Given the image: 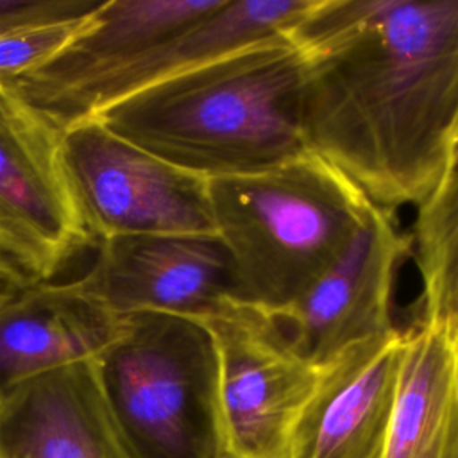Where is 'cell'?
Here are the masks:
<instances>
[{
	"label": "cell",
	"instance_id": "obj_1",
	"mask_svg": "<svg viewBox=\"0 0 458 458\" xmlns=\"http://www.w3.org/2000/svg\"><path fill=\"white\" fill-rule=\"evenodd\" d=\"M302 54L310 152L388 211L444 179L458 122V0H317L284 34Z\"/></svg>",
	"mask_w": 458,
	"mask_h": 458
},
{
	"label": "cell",
	"instance_id": "obj_2",
	"mask_svg": "<svg viewBox=\"0 0 458 458\" xmlns=\"http://www.w3.org/2000/svg\"><path fill=\"white\" fill-rule=\"evenodd\" d=\"M304 59L270 36L138 91L95 118L202 179L281 165L310 152L301 127Z\"/></svg>",
	"mask_w": 458,
	"mask_h": 458
},
{
	"label": "cell",
	"instance_id": "obj_3",
	"mask_svg": "<svg viewBox=\"0 0 458 458\" xmlns=\"http://www.w3.org/2000/svg\"><path fill=\"white\" fill-rule=\"evenodd\" d=\"M208 199L234 301L267 315L297 301L338 259L372 204L313 152L208 179Z\"/></svg>",
	"mask_w": 458,
	"mask_h": 458
},
{
	"label": "cell",
	"instance_id": "obj_4",
	"mask_svg": "<svg viewBox=\"0 0 458 458\" xmlns=\"http://www.w3.org/2000/svg\"><path fill=\"white\" fill-rule=\"evenodd\" d=\"M93 365L129 458H216L218 363L200 320L125 315Z\"/></svg>",
	"mask_w": 458,
	"mask_h": 458
},
{
	"label": "cell",
	"instance_id": "obj_5",
	"mask_svg": "<svg viewBox=\"0 0 458 458\" xmlns=\"http://www.w3.org/2000/svg\"><path fill=\"white\" fill-rule=\"evenodd\" d=\"M61 157L93 242L123 234H216L208 179L152 156L97 118L63 132Z\"/></svg>",
	"mask_w": 458,
	"mask_h": 458
},
{
	"label": "cell",
	"instance_id": "obj_6",
	"mask_svg": "<svg viewBox=\"0 0 458 458\" xmlns=\"http://www.w3.org/2000/svg\"><path fill=\"white\" fill-rule=\"evenodd\" d=\"M200 322L218 363L216 458H288L318 369L292 351L267 313L236 301Z\"/></svg>",
	"mask_w": 458,
	"mask_h": 458
},
{
	"label": "cell",
	"instance_id": "obj_7",
	"mask_svg": "<svg viewBox=\"0 0 458 458\" xmlns=\"http://www.w3.org/2000/svg\"><path fill=\"white\" fill-rule=\"evenodd\" d=\"M63 132L0 81V247L47 283L91 243L61 157Z\"/></svg>",
	"mask_w": 458,
	"mask_h": 458
},
{
	"label": "cell",
	"instance_id": "obj_8",
	"mask_svg": "<svg viewBox=\"0 0 458 458\" xmlns=\"http://www.w3.org/2000/svg\"><path fill=\"white\" fill-rule=\"evenodd\" d=\"M410 249L394 211L370 204L338 259L297 301L268 317L292 351L320 369L345 349L397 329L395 277Z\"/></svg>",
	"mask_w": 458,
	"mask_h": 458
},
{
	"label": "cell",
	"instance_id": "obj_9",
	"mask_svg": "<svg viewBox=\"0 0 458 458\" xmlns=\"http://www.w3.org/2000/svg\"><path fill=\"white\" fill-rule=\"evenodd\" d=\"M77 284L118 317L154 311L204 320L234 301L216 234H123L98 243Z\"/></svg>",
	"mask_w": 458,
	"mask_h": 458
},
{
	"label": "cell",
	"instance_id": "obj_10",
	"mask_svg": "<svg viewBox=\"0 0 458 458\" xmlns=\"http://www.w3.org/2000/svg\"><path fill=\"white\" fill-rule=\"evenodd\" d=\"M404 331L363 340L318 369L288 458H385Z\"/></svg>",
	"mask_w": 458,
	"mask_h": 458
},
{
	"label": "cell",
	"instance_id": "obj_11",
	"mask_svg": "<svg viewBox=\"0 0 458 458\" xmlns=\"http://www.w3.org/2000/svg\"><path fill=\"white\" fill-rule=\"evenodd\" d=\"M317 0H225L118 70L73 93L48 114L61 132L166 79L199 68L254 41L286 34Z\"/></svg>",
	"mask_w": 458,
	"mask_h": 458
},
{
	"label": "cell",
	"instance_id": "obj_12",
	"mask_svg": "<svg viewBox=\"0 0 458 458\" xmlns=\"http://www.w3.org/2000/svg\"><path fill=\"white\" fill-rule=\"evenodd\" d=\"M225 0H104L84 29L50 61L2 81L41 114L118 70Z\"/></svg>",
	"mask_w": 458,
	"mask_h": 458
},
{
	"label": "cell",
	"instance_id": "obj_13",
	"mask_svg": "<svg viewBox=\"0 0 458 458\" xmlns=\"http://www.w3.org/2000/svg\"><path fill=\"white\" fill-rule=\"evenodd\" d=\"M0 458H129L93 360L43 372L0 395Z\"/></svg>",
	"mask_w": 458,
	"mask_h": 458
},
{
	"label": "cell",
	"instance_id": "obj_14",
	"mask_svg": "<svg viewBox=\"0 0 458 458\" xmlns=\"http://www.w3.org/2000/svg\"><path fill=\"white\" fill-rule=\"evenodd\" d=\"M122 317L77 281L34 283L0 304V395L43 372L97 358Z\"/></svg>",
	"mask_w": 458,
	"mask_h": 458
},
{
	"label": "cell",
	"instance_id": "obj_15",
	"mask_svg": "<svg viewBox=\"0 0 458 458\" xmlns=\"http://www.w3.org/2000/svg\"><path fill=\"white\" fill-rule=\"evenodd\" d=\"M385 458H458L454 345L440 324L404 329Z\"/></svg>",
	"mask_w": 458,
	"mask_h": 458
},
{
	"label": "cell",
	"instance_id": "obj_16",
	"mask_svg": "<svg viewBox=\"0 0 458 458\" xmlns=\"http://www.w3.org/2000/svg\"><path fill=\"white\" fill-rule=\"evenodd\" d=\"M415 209L410 247L422 281V320L458 333V156Z\"/></svg>",
	"mask_w": 458,
	"mask_h": 458
},
{
	"label": "cell",
	"instance_id": "obj_17",
	"mask_svg": "<svg viewBox=\"0 0 458 458\" xmlns=\"http://www.w3.org/2000/svg\"><path fill=\"white\" fill-rule=\"evenodd\" d=\"M97 11V9H95ZM91 14L21 25L0 34V81L30 72L61 52L88 23Z\"/></svg>",
	"mask_w": 458,
	"mask_h": 458
},
{
	"label": "cell",
	"instance_id": "obj_18",
	"mask_svg": "<svg viewBox=\"0 0 458 458\" xmlns=\"http://www.w3.org/2000/svg\"><path fill=\"white\" fill-rule=\"evenodd\" d=\"M104 0H0V34L21 25L91 14Z\"/></svg>",
	"mask_w": 458,
	"mask_h": 458
},
{
	"label": "cell",
	"instance_id": "obj_19",
	"mask_svg": "<svg viewBox=\"0 0 458 458\" xmlns=\"http://www.w3.org/2000/svg\"><path fill=\"white\" fill-rule=\"evenodd\" d=\"M30 284L23 268L0 247V304Z\"/></svg>",
	"mask_w": 458,
	"mask_h": 458
},
{
	"label": "cell",
	"instance_id": "obj_20",
	"mask_svg": "<svg viewBox=\"0 0 458 458\" xmlns=\"http://www.w3.org/2000/svg\"><path fill=\"white\" fill-rule=\"evenodd\" d=\"M453 335V345H454V379H456V392H458V333Z\"/></svg>",
	"mask_w": 458,
	"mask_h": 458
},
{
	"label": "cell",
	"instance_id": "obj_21",
	"mask_svg": "<svg viewBox=\"0 0 458 458\" xmlns=\"http://www.w3.org/2000/svg\"><path fill=\"white\" fill-rule=\"evenodd\" d=\"M458 156V122L454 127V134H453V147H451V159ZM451 163V161H449Z\"/></svg>",
	"mask_w": 458,
	"mask_h": 458
}]
</instances>
